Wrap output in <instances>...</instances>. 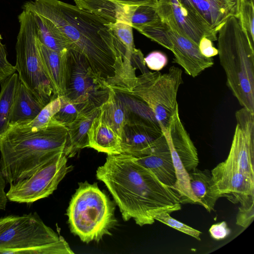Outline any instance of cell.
I'll use <instances>...</instances> for the list:
<instances>
[{"label":"cell","mask_w":254,"mask_h":254,"mask_svg":"<svg viewBox=\"0 0 254 254\" xmlns=\"http://www.w3.org/2000/svg\"><path fill=\"white\" fill-rule=\"evenodd\" d=\"M145 65H146V64H145V66H143V67H142V68H140V69L141 71H142V70L143 71V70H145V69H146V66H145ZM135 83H136V82H135ZM121 89H125V90H128V91H130V90H131V89H130V90H129V89H127L124 88H123V87H122V86H121Z\"/></svg>","instance_id":"41"},{"label":"cell","mask_w":254,"mask_h":254,"mask_svg":"<svg viewBox=\"0 0 254 254\" xmlns=\"http://www.w3.org/2000/svg\"><path fill=\"white\" fill-rule=\"evenodd\" d=\"M44 106L19 81L12 108L9 126L29 123L37 117Z\"/></svg>","instance_id":"23"},{"label":"cell","mask_w":254,"mask_h":254,"mask_svg":"<svg viewBox=\"0 0 254 254\" xmlns=\"http://www.w3.org/2000/svg\"><path fill=\"white\" fill-rule=\"evenodd\" d=\"M19 29L14 65L21 82L44 105L55 96L41 58L34 13L23 9L18 16Z\"/></svg>","instance_id":"7"},{"label":"cell","mask_w":254,"mask_h":254,"mask_svg":"<svg viewBox=\"0 0 254 254\" xmlns=\"http://www.w3.org/2000/svg\"><path fill=\"white\" fill-rule=\"evenodd\" d=\"M80 9L98 16L110 23L123 21L131 24V17L137 5L113 0H74Z\"/></svg>","instance_id":"20"},{"label":"cell","mask_w":254,"mask_h":254,"mask_svg":"<svg viewBox=\"0 0 254 254\" xmlns=\"http://www.w3.org/2000/svg\"><path fill=\"white\" fill-rule=\"evenodd\" d=\"M183 82L182 70L172 66L163 74L159 71L142 73L137 76L131 90L124 92L144 102L153 112L161 129L166 128L179 109L177 95Z\"/></svg>","instance_id":"8"},{"label":"cell","mask_w":254,"mask_h":254,"mask_svg":"<svg viewBox=\"0 0 254 254\" xmlns=\"http://www.w3.org/2000/svg\"><path fill=\"white\" fill-rule=\"evenodd\" d=\"M201 54L207 58H212L218 55V50L213 46L212 41L206 37H203L198 44Z\"/></svg>","instance_id":"38"},{"label":"cell","mask_w":254,"mask_h":254,"mask_svg":"<svg viewBox=\"0 0 254 254\" xmlns=\"http://www.w3.org/2000/svg\"><path fill=\"white\" fill-rule=\"evenodd\" d=\"M164 135L157 123L128 120L121 136V153L137 157L149 154Z\"/></svg>","instance_id":"14"},{"label":"cell","mask_w":254,"mask_h":254,"mask_svg":"<svg viewBox=\"0 0 254 254\" xmlns=\"http://www.w3.org/2000/svg\"><path fill=\"white\" fill-rule=\"evenodd\" d=\"M170 214L166 211H162L155 214L153 219L200 241V236L202 233L200 231L175 219Z\"/></svg>","instance_id":"32"},{"label":"cell","mask_w":254,"mask_h":254,"mask_svg":"<svg viewBox=\"0 0 254 254\" xmlns=\"http://www.w3.org/2000/svg\"><path fill=\"white\" fill-rule=\"evenodd\" d=\"M254 219V201L240 205L236 217V224L244 228H247Z\"/></svg>","instance_id":"34"},{"label":"cell","mask_w":254,"mask_h":254,"mask_svg":"<svg viewBox=\"0 0 254 254\" xmlns=\"http://www.w3.org/2000/svg\"><path fill=\"white\" fill-rule=\"evenodd\" d=\"M0 254H73L69 244L36 213L0 218Z\"/></svg>","instance_id":"5"},{"label":"cell","mask_w":254,"mask_h":254,"mask_svg":"<svg viewBox=\"0 0 254 254\" xmlns=\"http://www.w3.org/2000/svg\"><path fill=\"white\" fill-rule=\"evenodd\" d=\"M133 157L139 163L150 170L164 184L171 188L175 184L177 180L175 170L164 134L149 154Z\"/></svg>","instance_id":"18"},{"label":"cell","mask_w":254,"mask_h":254,"mask_svg":"<svg viewBox=\"0 0 254 254\" xmlns=\"http://www.w3.org/2000/svg\"><path fill=\"white\" fill-rule=\"evenodd\" d=\"M211 36L217 34L227 19L239 17L243 0H178Z\"/></svg>","instance_id":"12"},{"label":"cell","mask_w":254,"mask_h":254,"mask_svg":"<svg viewBox=\"0 0 254 254\" xmlns=\"http://www.w3.org/2000/svg\"><path fill=\"white\" fill-rule=\"evenodd\" d=\"M209 232L213 239L220 240L226 238L231 233V230L227 223L222 221L212 225L209 229Z\"/></svg>","instance_id":"37"},{"label":"cell","mask_w":254,"mask_h":254,"mask_svg":"<svg viewBox=\"0 0 254 254\" xmlns=\"http://www.w3.org/2000/svg\"><path fill=\"white\" fill-rule=\"evenodd\" d=\"M96 175L112 194L124 221L132 219L140 226L151 225L156 213L181 209L178 192L161 182L132 155L108 154Z\"/></svg>","instance_id":"2"},{"label":"cell","mask_w":254,"mask_h":254,"mask_svg":"<svg viewBox=\"0 0 254 254\" xmlns=\"http://www.w3.org/2000/svg\"><path fill=\"white\" fill-rule=\"evenodd\" d=\"M19 82L18 75L16 72L0 82V137L9 127L12 108Z\"/></svg>","instance_id":"27"},{"label":"cell","mask_w":254,"mask_h":254,"mask_svg":"<svg viewBox=\"0 0 254 254\" xmlns=\"http://www.w3.org/2000/svg\"><path fill=\"white\" fill-rule=\"evenodd\" d=\"M22 9L51 22L69 41V49L83 55L97 76L111 88L121 87L125 48L109 22L59 0H29Z\"/></svg>","instance_id":"1"},{"label":"cell","mask_w":254,"mask_h":254,"mask_svg":"<svg viewBox=\"0 0 254 254\" xmlns=\"http://www.w3.org/2000/svg\"><path fill=\"white\" fill-rule=\"evenodd\" d=\"M161 130L169 147L179 156L187 172L196 168L199 163L197 151L181 122L179 109L172 116L168 126Z\"/></svg>","instance_id":"17"},{"label":"cell","mask_w":254,"mask_h":254,"mask_svg":"<svg viewBox=\"0 0 254 254\" xmlns=\"http://www.w3.org/2000/svg\"><path fill=\"white\" fill-rule=\"evenodd\" d=\"M14 65H12L7 58L5 45L0 36V83L16 72Z\"/></svg>","instance_id":"36"},{"label":"cell","mask_w":254,"mask_h":254,"mask_svg":"<svg viewBox=\"0 0 254 254\" xmlns=\"http://www.w3.org/2000/svg\"><path fill=\"white\" fill-rule=\"evenodd\" d=\"M160 19L156 7L146 4L137 5L131 17V25L135 29Z\"/></svg>","instance_id":"30"},{"label":"cell","mask_w":254,"mask_h":254,"mask_svg":"<svg viewBox=\"0 0 254 254\" xmlns=\"http://www.w3.org/2000/svg\"><path fill=\"white\" fill-rule=\"evenodd\" d=\"M145 64L153 70L159 71L168 63V58L163 53L155 51L150 53L144 58Z\"/></svg>","instance_id":"35"},{"label":"cell","mask_w":254,"mask_h":254,"mask_svg":"<svg viewBox=\"0 0 254 254\" xmlns=\"http://www.w3.org/2000/svg\"><path fill=\"white\" fill-rule=\"evenodd\" d=\"M61 107L60 96L53 99L41 110L37 117L26 125L32 127L39 128L47 125L54 116L59 111Z\"/></svg>","instance_id":"31"},{"label":"cell","mask_w":254,"mask_h":254,"mask_svg":"<svg viewBox=\"0 0 254 254\" xmlns=\"http://www.w3.org/2000/svg\"><path fill=\"white\" fill-rule=\"evenodd\" d=\"M100 107L81 112L76 119L66 127L67 142L64 153L67 158L73 157L81 149L89 147L88 131Z\"/></svg>","instance_id":"21"},{"label":"cell","mask_w":254,"mask_h":254,"mask_svg":"<svg viewBox=\"0 0 254 254\" xmlns=\"http://www.w3.org/2000/svg\"><path fill=\"white\" fill-rule=\"evenodd\" d=\"M218 33V55L227 84L240 104L254 114V44L239 17L228 18Z\"/></svg>","instance_id":"4"},{"label":"cell","mask_w":254,"mask_h":254,"mask_svg":"<svg viewBox=\"0 0 254 254\" xmlns=\"http://www.w3.org/2000/svg\"><path fill=\"white\" fill-rule=\"evenodd\" d=\"M211 174L216 193L233 203L244 205L254 201V178L224 161Z\"/></svg>","instance_id":"13"},{"label":"cell","mask_w":254,"mask_h":254,"mask_svg":"<svg viewBox=\"0 0 254 254\" xmlns=\"http://www.w3.org/2000/svg\"><path fill=\"white\" fill-rule=\"evenodd\" d=\"M60 97L61 107L54 119L59 124L64 127L72 123L81 112L94 108L86 104L71 101L64 96Z\"/></svg>","instance_id":"29"},{"label":"cell","mask_w":254,"mask_h":254,"mask_svg":"<svg viewBox=\"0 0 254 254\" xmlns=\"http://www.w3.org/2000/svg\"><path fill=\"white\" fill-rule=\"evenodd\" d=\"M6 181L0 167V209L5 210L8 201L5 188Z\"/></svg>","instance_id":"39"},{"label":"cell","mask_w":254,"mask_h":254,"mask_svg":"<svg viewBox=\"0 0 254 254\" xmlns=\"http://www.w3.org/2000/svg\"><path fill=\"white\" fill-rule=\"evenodd\" d=\"M38 45L42 63L55 96H64L69 74L68 50L64 52L54 51L44 45L39 40Z\"/></svg>","instance_id":"19"},{"label":"cell","mask_w":254,"mask_h":254,"mask_svg":"<svg viewBox=\"0 0 254 254\" xmlns=\"http://www.w3.org/2000/svg\"><path fill=\"white\" fill-rule=\"evenodd\" d=\"M237 124L225 161L254 178V114L243 107L235 114Z\"/></svg>","instance_id":"11"},{"label":"cell","mask_w":254,"mask_h":254,"mask_svg":"<svg viewBox=\"0 0 254 254\" xmlns=\"http://www.w3.org/2000/svg\"><path fill=\"white\" fill-rule=\"evenodd\" d=\"M89 147L108 154L121 153V138L106 123L100 111L88 131Z\"/></svg>","instance_id":"22"},{"label":"cell","mask_w":254,"mask_h":254,"mask_svg":"<svg viewBox=\"0 0 254 254\" xmlns=\"http://www.w3.org/2000/svg\"><path fill=\"white\" fill-rule=\"evenodd\" d=\"M34 14L39 41L54 51L59 52L67 51L70 47L68 40L49 20L37 14Z\"/></svg>","instance_id":"26"},{"label":"cell","mask_w":254,"mask_h":254,"mask_svg":"<svg viewBox=\"0 0 254 254\" xmlns=\"http://www.w3.org/2000/svg\"><path fill=\"white\" fill-rule=\"evenodd\" d=\"M168 34L173 45V63L181 66L186 73L195 77L213 65V59L203 56L193 41L170 29Z\"/></svg>","instance_id":"16"},{"label":"cell","mask_w":254,"mask_h":254,"mask_svg":"<svg viewBox=\"0 0 254 254\" xmlns=\"http://www.w3.org/2000/svg\"><path fill=\"white\" fill-rule=\"evenodd\" d=\"M100 111L106 123L121 138L127 122V110L118 91L110 88L107 100L100 106Z\"/></svg>","instance_id":"25"},{"label":"cell","mask_w":254,"mask_h":254,"mask_svg":"<svg viewBox=\"0 0 254 254\" xmlns=\"http://www.w3.org/2000/svg\"><path fill=\"white\" fill-rule=\"evenodd\" d=\"M190 184L192 193L208 212L214 210L217 200L221 197L215 190L211 171L197 168L189 172Z\"/></svg>","instance_id":"24"},{"label":"cell","mask_w":254,"mask_h":254,"mask_svg":"<svg viewBox=\"0 0 254 254\" xmlns=\"http://www.w3.org/2000/svg\"><path fill=\"white\" fill-rule=\"evenodd\" d=\"M140 33L172 51L173 45L168 34L169 27L161 19L135 28Z\"/></svg>","instance_id":"28"},{"label":"cell","mask_w":254,"mask_h":254,"mask_svg":"<svg viewBox=\"0 0 254 254\" xmlns=\"http://www.w3.org/2000/svg\"><path fill=\"white\" fill-rule=\"evenodd\" d=\"M239 19L243 28L254 44V6L253 0H243L241 4Z\"/></svg>","instance_id":"33"},{"label":"cell","mask_w":254,"mask_h":254,"mask_svg":"<svg viewBox=\"0 0 254 254\" xmlns=\"http://www.w3.org/2000/svg\"><path fill=\"white\" fill-rule=\"evenodd\" d=\"M69 74L64 96L71 101L100 107L107 100L110 87L97 76L85 57L73 49L67 53Z\"/></svg>","instance_id":"10"},{"label":"cell","mask_w":254,"mask_h":254,"mask_svg":"<svg viewBox=\"0 0 254 254\" xmlns=\"http://www.w3.org/2000/svg\"><path fill=\"white\" fill-rule=\"evenodd\" d=\"M115 204L97 183L78 184L67 209L70 231L86 243L111 235L116 225Z\"/></svg>","instance_id":"6"},{"label":"cell","mask_w":254,"mask_h":254,"mask_svg":"<svg viewBox=\"0 0 254 254\" xmlns=\"http://www.w3.org/2000/svg\"><path fill=\"white\" fill-rule=\"evenodd\" d=\"M147 70H147V69H146L145 70H143V71H141V72H144V71L145 72V71H147ZM119 90H126V91H128V90H125V89H121V88H120V89H119Z\"/></svg>","instance_id":"42"},{"label":"cell","mask_w":254,"mask_h":254,"mask_svg":"<svg viewBox=\"0 0 254 254\" xmlns=\"http://www.w3.org/2000/svg\"><path fill=\"white\" fill-rule=\"evenodd\" d=\"M67 157L59 152L42 164L30 176L10 184L6 192L8 200L19 203H32L52 194L61 181L71 171Z\"/></svg>","instance_id":"9"},{"label":"cell","mask_w":254,"mask_h":254,"mask_svg":"<svg viewBox=\"0 0 254 254\" xmlns=\"http://www.w3.org/2000/svg\"><path fill=\"white\" fill-rule=\"evenodd\" d=\"M67 129L54 117L46 126L32 127L9 126L0 137V167L7 183H16L32 175L66 147Z\"/></svg>","instance_id":"3"},{"label":"cell","mask_w":254,"mask_h":254,"mask_svg":"<svg viewBox=\"0 0 254 254\" xmlns=\"http://www.w3.org/2000/svg\"><path fill=\"white\" fill-rule=\"evenodd\" d=\"M122 3L131 5L146 4L157 7L159 0H113Z\"/></svg>","instance_id":"40"},{"label":"cell","mask_w":254,"mask_h":254,"mask_svg":"<svg viewBox=\"0 0 254 254\" xmlns=\"http://www.w3.org/2000/svg\"><path fill=\"white\" fill-rule=\"evenodd\" d=\"M156 8L161 20L170 29L187 37L198 45L204 36L213 41L210 34L178 0H159Z\"/></svg>","instance_id":"15"}]
</instances>
